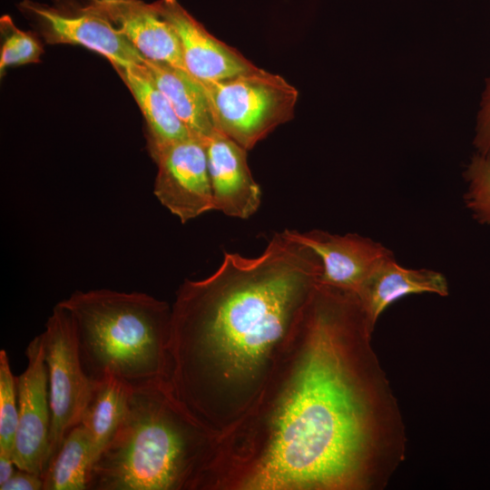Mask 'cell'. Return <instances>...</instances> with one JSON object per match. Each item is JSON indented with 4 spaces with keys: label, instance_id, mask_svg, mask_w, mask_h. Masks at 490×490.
Wrapping results in <instances>:
<instances>
[{
    "label": "cell",
    "instance_id": "6",
    "mask_svg": "<svg viewBox=\"0 0 490 490\" xmlns=\"http://www.w3.org/2000/svg\"><path fill=\"white\" fill-rule=\"evenodd\" d=\"M42 336L49 382L52 460L68 433L81 423L95 379L83 368L74 318L59 303L47 318Z\"/></svg>",
    "mask_w": 490,
    "mask_h": 490
},
{
    "label": "cell",
    "instance_id": "18",
    "mask_svg": "<svg viewBox=\"0 0 490 490\" xmlns=\"http://www.w3.org/2000/svg\"><path fill=\"white\" fill-rule=\"evenodd\" d=\"M93 463L89 435L79 424L68 433L52 458L43 476V490L88 489Z\"/></svg>",
    "mask_w": 490,
    "mask_h": 490
},
{
    "label": "cell",
    "instance_id": "10",
    "mask_svg": "<svg viewBox=\"0 0 490 490\" xmlns=\"http://www.w3.org/2000/svg\"><path fill=\"white\" fill-rule=\"evenodd\" d=\"M154 4L178 37L185 70L199 81H220L257 68L238 50L210 34L177 0Z\"/></svg>",
    "mask_w": 490,
    "mask_h": 490
},
{
    "label": "cell",
    "instance_id": "11",
    "mask_svg": "<svg viewBox=\"0 0 490 490\" xmlns=\"http://www.w3.org/2000/svg\"><path fill=\"white\" fill-rule=\"evenodd\" d=\"M45 27L50 44H78L106 57L114 68L142 65L143 55L102 14L88 5L75 15L40 5H28Z\"/></svg>",
    "mask_w": 490,
    "mask_h": 490
},
{
    "label": "cell",
    "instance_id": "21",
    "mask_svg": "<svg viewBox=\"0 0 490 490\" xmlns=\"http://www.w3.org/2000/svg\"><path fill=\"white\" fill-rule=\"evenodd\" d=\"M1 30L5 32L0 54L1 75L8 66L40 62L43 48L31 34L15 27L8 16L1 18Z\"/></svg>",
    "mask_w": 490,
    "mask_h": 490
},
{
    "label": "cell",
    "instance_id": "16",
    "mask_svg": "<svg viewBox=\"0 0 490 490\" xmlns=\"http://www.w3.org/2000/svg\"><path fill=\"white\" fill-rule=\"evenodd\" d=\"M133 388L131 384L112 372H105L95 379L80 423L89 435L93 463L120 426Z\"/></svg>",
    "mask_w": 490,
    "mask_h": 490
},
{
    "label": "cell",
    "instance_id": "4",
    "mask_svg": "<svg viewBox=\"0 0 490 490\" xmlns=\"http://www.w3.org/2000/svg\"><path fill=\"white\" fill-rule=\"evenodd\" d=\"M72 315L86 374L133 387L169 383L172 307L143 292L75 290L58 302Z\"/></svg>",
    "mask_w": 490,
    "mask_h": 490
},
{
    "label": "cell",
    "instance_id": "13",
    "mask_svg": "<svg viewBox=\"0 0 490 490\" xmlns=\"http://www.w3.org/2000/svg\"><path fill=\"white\" fill-rule=\"evenodd\" d=\"M88 5L104 15L145 59L185 70L178 37L154 3L90 0Z\"/></svg>",
    "mask_w": 490,
    "mask_h": 490
},
{
    "label": "cell",
    "instance_id": "15",
    "mask_svg": "<svg viewBox=\"0 0 490 490\" xmlns=\"http://www.w3.org/2000/svg\"><path fill=\"white\" fill-rule=\"evenodd\" d=\"M142 66L191 135L206 142L216 128L200 81L187 71L164 63L146 59Z\"/></svg>",
    "mask_w": 490,
    "mask_h": 490
},
{
    "label": "cell",
    "instance_id": "12",
    "mask_svg": "<svg viewBox=\"0 0 490 490\" xmlns=\"http://www.w3.org/2000/svg\"><path fill=\"white\" fill-rule=\"evenodd\" d=\"M214 210L248 219L259 209L261 191L247 161V150L215 130L206 141Z\"/></svg>",
    "mask_w": 490,
    "mask_h": 490
},
{
    "label": "cell",
    "instance_id": "23",
    "mask_svg": "<svg viewBox=\"0 0 490 490\" xmlns=\"http://www.w3.org/2000/svg\"><path fill=\"white\" fill-rule=\"evenodd\" d=\"M43 478L34 473L17 468V471L3 485L0 490H43Z\"/></svg>",
    "mask_w": 490,
    "mask_h": 490
},
{
    "label": "cell",
    "instance_id": "22",
    "mask_svg": "<svg viewBox=\"0 0 490 490\" xmlns=\"http://www.w3.org/2000/svg\"><path fill=\"white\" fill-rule=\"evenodd\" d=\"M473 143L478 152L490 151V76L485 80Z\"/></svg>",
    "mask_w": 490,
    "mask_h": 490
},
{
    "label": "cell",
    "instance_id": "2",
    "mask_svg": "<svg viewBox=\"0 0 490 490\" xmlns=\"http://www.w3.org/2000/svg\"><path fill=\"white\" fill-rule=\"evenodd\" d=\"M322 265L306 245L276 233L257 257L225 252L201 279H185L172 306L169 385L218 436L254 404Z\"/></svg>",
    "mask_w": 490,
    "mask_h": 490
},
{
    "label": "cell",
    "instance_id": "7",
    "mask_svg": "<svg viewBox=\"0 0 490 490\" xmlns=\"http://www.w3.org/2000/svg\"><path fill=\"white\" fill-rule=\"evenodd\" d=\"M158 172L153 193L182 223L214 210L206 142L189 136L151 152Z\"/></svg>",
    "mask_w": 490,
    "mask_h": 490
},
{
    "label": "cell",
    "instance_id": "17",
    "mask_svg": "<svg viewBox=\"0 0 490 490\" xmlns=\"http://www.w3.org/2000/svg\"><path fill=\"white\" fill-rule=\"evenodd\" d=\"M132 93L149 131L150 152L191 136L166 96L142 65L115 68Z\"/></svg>",
    "mask_w": 490,
    "mask_h": 490
},
{
    "label": "cell",
    "instance_id": "24",
    "mask_svg": "<svg viewBox=\"0 0 490 490\" xmlns=\"http://www.w3.org/2000/svg\"><path fill=\"white\" fill-rule=\"evenodd\" d=\"M13 457L0 454V485L5 483L15 472Z\"/></svg>",
    "mask_w": 490,
    "mask_h": 490
},
{
    "label": "cell",
    "instance_id": "3",
    "mask_svg": "<svg viewBox=\"0 0 490 490\" xmlns=\"http://www.w3.org/2000/svg\"><path fill=\"white\" fill-rule=\"evenodd\" d=\"M218 436L168 382L134 387L114 436L93 463L92 490H204Z\"/></svg>",
    "mask_w": 490,
    "mask_h": 490
},
{
    "label": "cell",
    "instance_id": "5",
    "mask_svg": "<svg viewBox=\"0 0 490 490\" xmlns=\"http://www.w3.org/2000/svg\"><path fill=\"white\" fill-rule=\"evenodd\" d=\"M200 83L216 130L247 151L294 117L299 92L280 75L257 67L230 78Z\"/></svg>",
    "mask_w": 490,
    "mask_h": 490
},
{
    "label": "cell",
    "instance_id": "14",
    "mask_svg": "<svg viewBox=\"0 0 490 490\" xmlns=\"http://www.w3.org/2000/svg\"><path fill=\"white\" fill-rule=\"evenodd\" d=\"M418 293L447 296L446 277L433 270L403 267L393 254L375 269L356 292L373 329L388 306L406 296Z\"/></svg>",
    "mask_w": 490,
    "mask_h": 490
},
{
    "label": "cell",
    "instance_id": "20",
    "mask_svg": "<svg viewBox=\"0 0 490 490\" xmlns=\"http://www.w3.org/2000/svg\"><path fill=\"white\" fill-rule=\"evenodd\" d=\"M464 176L468 183L464 197L466 207L479 223L490 225V151L477 152Z\"/></svg>",
    "mask_w": 490,
    "mask_h": 490
},
{
    "label": "cell",
    "instance_id": "1",
    "mask_svg": "<svg viewBox=\"0 0 490 490\" xmlns=\"http://www.w3.org/2000/svg\"><path fill=\"white\" fill-rule=\"evenodd\" d=\"M358 295L318 283L260 394L218 437L204 490H379L405 460Z\"/></svg>",
    "mask_w": 490,
    "mask_h": 490
},
{
    "label": "cell",
    "instance_id": "8",
    "mask_svg": "<svg viewBox=\"0 0 490 490\" xmlns=\"http://www.w3.org/2000/svg\"><path fill=\"white\" fill-rule=\"evenodd\" d=\"M27 366L16 377L18 424L13 460L15 467L42 478L51 460V407L42 333L25 348Z\"/></svg>",
    "mask_w": 490,
    "mask_h": 490
},
{
    "label": "cell",
    "instance_id": "19",
    "mask_svg": "<svg viewBox=\"0 0 490 490\" xmlns=\"http://www.w3.org/2000/svg\"><path fill=\"white\" fill-rule=\"evenodd\" d=\"M18 424L16 377L7 353L0 350V454L13 457Z\"/></svg>",
    "mask_w": 490,
    "mask_h": 490
},
{
    "label": "cell",
    "instance_id": "9",
    "mask_svg": "<svg viewBox=\"0 0 490 490\" xmlns=\"http://www.w3.org/2000/svg\"><path fill=\"white\" fill-rule=\"evenodd\" d=\"M284 231L318 255L322 265L319 283L355 293L375 269L392 255L384 245L356 233L339 235L319 230Z\"/></svg>",
    "mask_w": 490,
    "mask_h": 490
}]
</instances>
